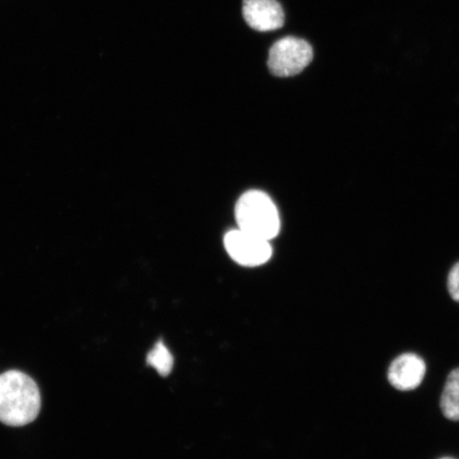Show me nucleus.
Returning a JSON list of instances; mask_svg holds the SVG:
<instances>
[{"label":"nucleus","instance_id":"2","mask_svg":"<svg viewBox=\"0 0 459 459\" xmlns=\"http://www.w3.org/2000/svg\"><path fill=\"white\" fill-rule=\"evenodd\" d=\"M238 229L269 242L280 232L277 206L271 197L260 191H250L239 198L235 208Z\"/></svg>","mask_w":459,"mask_h":459},{"label":"nucleus","instance_id":"3","mask_svg":"<svg viewBox=\"0 0 459 459\" xmlns=\"http://www.w3.org/2000/svg\"><path fill=\"white\" fill-rule=\"evenodd\" d=\"M313 57L311 44L306 39L289 36L272 46L267 66L275 77H294L311 65Z\"/></svg>","mask_w":459,"mask_h":459},{"label":"nucleus","instance_id":"6","mask_svg":"<svg viewBox=\"0 0 459 459\" xmlns=\"http://www.w3.org/2000/svg\"><path fill=\"white\" fill-rule=\"evenodd\" d=\"M426 372V363L419 355L405 353L389 366L388 381L395 389L410 392L421 385Z\"/></svg>","mask_w":459,"mask_h":459},{"label":"nucleus","instance_id":"4","mask_svg":"<svg viewBox=\"0 0 459 459\" xmlns=\"http://www.w3.org/2000/svg\"><path fill=\"white\" fill-rule=\"evenodd\" d=\"M223 242L229 255L239 265L260 266L271 260L273 255L269 240L255 237L240 229L228 232Z\"/></svg>","mask_w":459,"mask_h":459},{"label":"nucleus","instance_id":"9","mask_svg":"<svg viewBox=\"0 0 459 459\" xmlns=\"http://www.w3.org/2000/svg\"><path fill=\"white\" fill-rule=\"evenodd\" d=\"M447 290L452 299L459 303V262L452 267L447 277Z\"/></svg>","mask_w":459,"mask_h":459},{"label":"nucleus","instance_id":"5","mask_svg":"<svg viewBox=\"0 0 459 459\" xmlns=\"http://www.w3.org/2000/svg\"><path fill=\"white\" fill-rule=\"evenodd\" d=\"M247 25L258 32H271L284 26L285 14L278 0H243Z\"/></svg>","mask_w":459,"mask_h":459},{"label":"nucleus","instance_id":"8","mask_svg":"<svg viewBox=\"0 0 459 459\" xmlns=\"http://www.w3.org/2000/svg\"><path fill=\"white\" fill-rule=\"evenodd\" d=\"M147 364L156 369L160 376H169L174 367V358L163 342H158L147 355Z\"/></svg>","mask_w":459,"mask_h":459},{"label":"nucleus","instance_id":"1","mask_svg":"<svg viewBox=\"0 0 459 459\" xmlns=\"http://www.w3.org/2000/svg\"><path fill=\"white\" fill-rule=\"evenodd\" d=\"M41 406L39 386L26 373L9 370L0 375V422L27 426L36 420Z\"/></svg>","mask_w":459,"mask_h":459},{"label":"nucleus","instance_id":"10","mask_svg":"<svg viewBox=\"0 0 459 459\" xmlns=\"http://www.w3.org/2000/svg\"><path fill=\"white\" fill-rule=\"evenodd\" d=\"M439 459H455V458H453V457H443V458H439Z\"/></svg>","mask_w":459,"mask_h":459},{"label":"nucleus","instance_id":"7","mask_svg":"<svg viewBox=\"0 0 459 459\" xmlns=\"http://www.w3.org/2000/svg\"><path fill=\"white\" fill-rule=\"evenodd\" d=\"M440 407L446 419L459 421V368L453 370L446 378Z\"/></svg>","mask_w":459,"mask_h":459}]
</instances>
